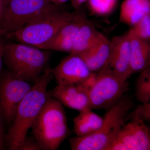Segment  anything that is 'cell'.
<instances>
[{"instance_id":"obj_1","label":"cell","mask_w":150,"mask_h":150,"mask_svg":"<svg viewBox=\"0 0 150 150\" xmlns=\"http://www.w3.org/2000/svg\"><path fill=\"white\" fill-rule=\"evenodd\" d=\"M53 78L48 67L19 105L6 135V146L8 150H18L27 137L29 129L48 98L47 88Z\"/></svg>"},{"instance_id":"obj_2","label":"cell","mask_w":150,"mask_h":150,"mask_svg":"<svg viewBox=\"0 0 150 150\" xmlns=\"http://www.w3.org/2000/svg\"><path fill=\"white\" fill-rule=\"evenodd\" d=\"M134 102L124 96L116 104L108 109L102 126L93 133L77 136L69 140L72 150H107L126 122L129 112L134 108Z\"/></svg>"},{"instance_id":"obj_3","label":"cell","mask_w":150,"mask_h":150,"mask_svg":"<svg viewBox=\"0 0 150 150\" xmlns=\"http://www.w3.org/2000/svg\"><path fill=\"white\" fill-rule=\"evenodd\" d=\"M30 129L42 150L58 149L71 133L63 104L49 96Z\"/></svg>"},{"instance_id":"obj_4","label":"cell","mask_w":150,"mask_h":150,"mask_svg":"<svg viewBox=\"0 0 150 150\" xmlns=\"http://www.w3.org/2000/svg\"><path fill=\"white\" fill-rule=\"evenodd\" d=\"M51 54L23 43H6L4 62L8 71L28 82L35 83L48 67Z\"/></svg>"},{"instance_id":"obj_5","label":"cell","mask_w":150,"mask_h":150,"mask_svg":"<svg viewBox=\"0 0 150 150\" xmlns=\"http://www.w3.org/2000/svg\"><path fill=\"white\" fill-rule=\"evenodd\" d=\"M77 11L78 10L73 12L62 11L57 7L38 17L16 32L7 34V37L40 48L72 20Z\"/></svg>"},{"instance_id":"obj_6","label":"cell","mask_w":150,"mask_h":150,"mask_svg":"<svg viewBox=\"0 0 150 150\" xmlns=\"http://www.w3.org/2000/svg\"><path fill=\"white\" fill-rule=\"evenodd\" d=\"M56 7L48 0H5L0 10V37L16 32Z\"/></svg>"},{"instance_id":"obj_7","label":"cell","mask_w":150,"mask_h":150,"mask_svg":"<svg viewBox=\"0 0 150 150\" xmlns=\"http://www.w3.org/2000/svg\"><path fill=\"white\" fill-rule=\"evenodd\" d=\"M96 73V80L88 91L91 109H109L124 96L128 90V81L107 67Z\"/></svg>"},{"instance_id":"obj_8","label":"cell","mask_w":150,"mask_h":150,"mask_svg":"<svg viewBox=\"0 0 150 150\" xmlns=\"http://www.w3.org/2000/svg\"><path fill=\"white\" fill-rule=\"evenodd\" d=\"M29 82L20 79L9 71L0 76V108L6 123L10 125L19 105L31 90Z\"/></svg>"},{"instance_id":"obj_9","label":"cell","mask_w":150,"mask_h":150,"mask_svg":"<svg viewBox=\"0 0 150 150\" xmlns=\"http://www.w3.org/2000/svg\"><path fill=\"white\" fill-rule=\"evenodd\" d=\"M125 123L107 150H150L148 125L140 118Z\"/></svg>"},{"instance_id":"obj_10","label":"cell","mask_w":150,"mask_h":150,"mask_svg":"<svg viewBox=\"0 0 150 150\" xmlns=\"http://www.w3.org/2000/svg\"><path fill=\"white\" fill-rule=\"evenodd\" d=\"M51 71L57 85L62 86L82 83L93 73L80 56L71 54L54 69H51Z\"/></svg>"},{"instance_id":"obj_11","label":"cell","mask_w":150,"mask_h":150,"mask_svg":"<svg viewBox=\"0 0 150 150\" xmlns=\"http://www.w3.org/2000/svg\"><path fill=\"white\" fill-rule=\"evenodd\" d=\"M109 59L106 66L120 78L128 81L130 75V44L128 33L112 38Z\"/></svg>"},{"instance_id":"obj_12","label":"cell","mask_w":150,"mask_h":150,"mask_svg":"<svg viewBox=\"0 0 150 150\" xmlns=\"http://www.w3.org/2000/svg\"><path fill=\"white\" fill-rule=\"evenodd\" d=\"M48 95L56 98L63 105L79 112L91 109L88 91L81 84L57 85L48 91Z\"/></svg>"},{"instance_id":"obj_13","label":"cell","mask_w":150,"mask_h":150,"mask_svg":"<svg viewBox=\"0 0 150 150\" xmlns=\"http://www.w3.org/2000/svg\"><path fill=\"white\" fill-rule=\"evenodd\" d=\"M87 19L85 14L78 9L74 18L63 26L50 41L40 49L71 53L77 33Z\"/></svg>"},{"instance_id":"obj_14","label":"cell","mask_w":150,"mask_h":150,"mask_svg":"<svg viewBox=\"0 0 150 150\" xmlns=\"http://www.w3.org/2000/svg\"><path fill=\"white\" fill-rule=\"evenodd\" d=\"M110 51V40L101 33L92 47L77 55L80 56L92 72L96 73L106 66Z\"/></svg>"},{"instance_id":"obj_15","label":"cell","mask_w":150,"mask_h":150,"mask_svg":"<svg viewBox=\"0 0 150 150\" xmlns=\"http://www.w3.org/2000/svg\"><path fill=\"white\" fill-rule=\"evenodd\" d=\"M130 75L141 72L150 65V43L141 39L130 30Z\"/></svg>"},{"instance_id":"obj_16","label":"cell","mask_w":150,"mask_h":150,"mask_svg":"<svg viewBox=\"0 0 150 150\" xmlns=\"http://www.w3.org/2000/svg\"><path fill=\"white\" fill-rule=\"evenodd\" d=\"M150 14V0H124L119 19L124 24L133 26L145 16Z\"/></svg>"},{"instance_id":"obj_17","label":"cell","mask_w":150,"mask_h":150,"mask_svg":"<svg viewBox=\"0 0 150 150\" xmlns=\"http://www.w3.org/2000/svg\"><path fill=\"white\" fill-rule=\"evenodd\" d=\"M101 34L87 19L77 33L70 54H79L91 48L99 39Z\"/></svg>"},{"instance_id":"obj_18","label":"cell","mask_w":150,"mask_h":150,"mask_svg":"<svg viewBox=\"0 0 150 150\" xmlns=\"http://www.w3.org/2000/svg\"><path fill=\"white\" fill-rule=\"evenodd\" d=\"M103 118L91 109L80 112L73 119L74 131L77 136H84L93 133L102 126Z\"/></svg>"},{"instance_id":"obj_19","label":"cell","mask_w":150,"mask_h":150,"mask_svg":"<svg viewBox=\"0 0 150 150\" xmlns=\"http://www.w3.org/2000/svg\"><path fill=\"white\" fill-rule=\"evenodd\" d=\"M135 95L141 104L150 102V65L140 72L136 82Z\"/></svg>"},{"instance_id":"obj_20","label":"cell","mask_w":150,"mask_h":150,"mask_svg":"<svg viewBox=\"0 0 150 150\" xmlns=\"http://www.w3.org/2000/svg\"><path fill=\"white\" fill-rule=\"evenodd\" d=\"M118 0H88L90 10L93 14L104 16L114 10Z\"/></svg>"},{"instance_id":"obj_21","label":"cell","mask_w":150,"mask_h":150,"mask_svg":"<svg viewBox=\"0 0 150 150\" xmlns=\"http://www.w3.org/2000/svg\"><path fill=\"white\" fill-rule=\"evenodd\" d=\"M130 30L137 37L150 43V14L142 18Z\"/></svg>"},{"instance_id":"obj_22","label":"cell","mask_w":150,"mask_h":150,"mask_svg":"<svg viewBox=\"0 0 150 150\" xmlns=\"http://www.w3.org/2000/svg\"><path fill=\"white\" fill-rule=\"evenodd\" d=\"M140 118L143 121H148L150 120V102L147 103L141 104L136 108H133L126 118V121L131 118Z\"/></svg>"},{"instance_id":"obj_23","label":"cell","mask_w":150,"mask_h":150,"mask_svg":"<svg viewBox=\"0 0 150 150\" xmlns=\"http://www.w3.org/2000/svg\"><path fill=\"white\" fill-rule=\"evenodd\" d=\"M41 148L34 137H26L18 150H40Z\"/></svg>"},{"instance_id":"obj_24","label":"cell","mask_w":150,"mask_h":150,"mask_svg":"<svg viewBox=\"0 0 150 150\" xmlns=\"http://www.w3.org/2000/svg\"><path fill=\"white\" fill-rule=\"evenodd\" d=\"M5 122L4 118L0 108V150H4L6 149V135L4 131Z\"/></svg>"},{"instance_id":"obj_25","label":"cell","mask_w":150,"mask_h":150,"mask_svg":"<svg viewBox=\"0 0 150 150\" xmlns=\"http://www.w3.org/2000/svg\"><path fill=\"white\" fill-rule=\"evenodd\" d=\"M6 43L0 39V76L2 72L3 63Z\"/></svg>"},{"instance_id":"obj_26","label":"cell","mask_w":150,"mask_h":150,"mask_svg":"<svg viewBox=\"0 0 150 150\" xmlns=\"http://www.w3.org/2000/svg\"><path fill=\"white\" fill-rule=\"evenodd\" d=\"M88 1V0H71V2L72 6L76 10L79 9L81 6Z\"/></svg>"},{"instance_id":"obj_27","label":"cell","mask_w":150,"mask_h":150,"mask_svg":"<svg viewBox=\"0 0 150 150\" xmlns=\"http://www.w3.org/2000/svg\"><path fill=\"white\" fill-rule=\"evenodd\" d=\"M48 1L56 6L62 4L64 3L67 2L69 0H48Z\"/></svg>"},{"instance_id":"obj_28","label":"cell","mask_w":150,"mask_h":150,"mask_svg":"<svg viewBox=\"0 0 150 150\" xmlns=\"http://www.w3.org/2000/svg\"><path fill=\"white\" fill-rule=\"evenodd\" d=\"M5 0H0V10H1V8L3 4L4 3Z\"/></svg>"},{"instance_id":"obj_29","label":"cell","mask_w":150,"mask_h":150,"mask_svg":"<svg viewBox=\"0 0 150 150\" xmlns=\"http://www.w3.org/2000/svg\"><path fill=\"white\" fill-rule=\"evenodd\" d=\"M148 122H149V124H148V127H149V135H150V120L149 121H148Z\"/></svg>"}]
</instances>
